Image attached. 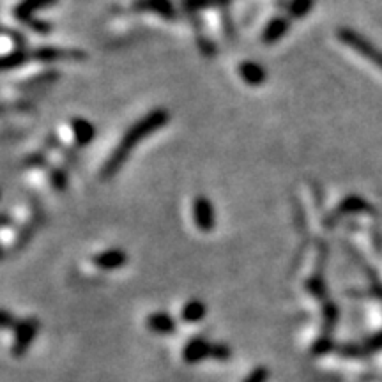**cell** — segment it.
Masks as SVG:
<instances>
[{
	"instance_id": "6da1fadb",
	"label": "cell",
	"mask_w": 382,
	"mask_h": 382,
	"mask_svg": "<svg viewBox=\"0 0 382 382\" xmlns=\"http://www.w3.org/2000/svg\"><path fill=\"white\" fill-rule=\"evenodd\" d=\"M168 119H170V114H168L165 108H156V110L149 112L143 119L134 122L133 126L124 133V137H122L121 142H119L117 149L112 152L110 158L106 159V163L103 165V179H108V177L117 174L119 168L122 167V163L126 161L128 156L131 154V151H133L134 147L139 145L145 137H149V134L154 133V131L161 130L168 122Z\"/></svg>"
},
{
	"instance_id": "7a4b0ae2",
	"label": "cell",
	"mask_w": 382,
	"mask_h": 382,
	"mask_svg": "<svg viewBox=\"0 0 382 382\" xmlns=\"http://www.w3.org/2000/svg\"><path fill=\"white\" fill-rule=\"evenodd\" d=\"M336 36H338V39L342 41L343 45L349 46V48H352V50H356L358 53H361L366 61H370L372 64L377 66L379 70H382V50H379L377 46L372 45V41H368L359 32L349 29V27H342V29H338Z\"/></svg>"
},
{
	"instance_id": "3957f363",
	"label": "cell",
	"mask_w": 382,
	"mask_h": 382,
	"mask_svg": "<svg viewBox=\"0 0 382 382\" xmlns=\"http://www.w3.org/2000/svg\"><path fill=\"white\" fill-rule=\"evenodd\" d=\"M37 331H39V321L34 317L25 319V321L18 322L14 328V345H12V354L14 356H23L30 345H32L34 338H36Z\"/></svg>"
},
{
	"instance_id": "277c9868",
	"label": "cell",
	"mask_w": 382,
	"mask_h": 382,
	"mask_svg": "<svg viewBox=\"0 0 382 382\" xmlns=\"http://www.w3.org/2000/svg\"><path fill=\"white\" fill-rule=\"evenodd\" d=\"M212 354H214V343L209 342L208 338L195 336L184 345L183 359L188 365H197L205 359H212Z\"/></svg>"
},
{
	"instance_id": "5b68a950",
	"label": "cell",
	"mask_w": 382,
	"mask_h": 382,
	"mask_svg": "<svg viewBox=\"0 0 382 382\" xmlns=\"http://www.w3.org/2000/svg\"><path fill=\"white\" fill-rule=\"evenodd\" d=\"M193 220L199 230L202 232H212L216 225V212L214 205L211 203V200L208 197H197L193 200Z\"/></svg>"
},
{
	"instance_id": "8992f818",
	"label": "cell",
	"mask_w": 382,
	"mask_h": 382,
	"mask_svg": "<svg viewBox=\"0 0 382 382\" xmlns=\"http://www.w3.org/2000/svg\"><path fill=\"white\" fill-rule=\"evenodd\" d=\"M34 61L55 62V61H83L86 55L78 50H61V48H37L32 52Z\"/></svg>"
},
{
	"instance_id": "52a82bcc",
	"label": "cell",
	"mask_w": 382,
	"mask_h": 382,
	"mask_svg": "<svg viewBox=\"0 0 382 382\" xmlns=\"http://www.w3.org/2000/svg\"><path fill=\"white\" fill-rule=\"evenodd\" d=\"M92 262L98 265L99 269H105V271H115V269L122 268V265L128 262V255L122 250L112 248L105 250V252L94 255Z\"/></svg>"
},
{
	"instance_id": "ba28073f",
	"label": "cell",
	"mask_w": 382,
	"mask_h": 382,
	"mask_svg": "<svg viewBox=\"0 0 382 382\" xmlns=\"http://www.w3.org/2000/svg\"><path fill=\"white\" fill-rule=\"evenodd\" d=\"M147 330L151 331V333L167 336V334H174L177 331V322L168 313L156 312L147 317Z\"/></svg>"
},
{
	"instance_id": "9c48e42d",
	"label": "cell",
	"mask_w": 382,
	"mask_h": 382,
	"mask_svg": "<svg viewBox=\"0 0 382 382\" xmlns=\"http://www.w3.org/2000/svg\"><path fill=\"white\" fill-rule=\"evenodd\" d=\"M133 8L137 11H154L165 20H175V9L170 0H137Z\"/></svg>"
},
{
	"instance_id": "30bf717a",
	"label": "cell",
	"mask_w": 382,
	"mask_h": 382,
	"mask_svg": "<svg viewBox=\"0 0 382 382\" xmlns=\"http://www.w3.org/2000/svg\"><path fill=\"white\" fill-rule=\"evenodd\" d=\"M239 74L241 78L252 87L262 86L265 81V78H268L265 70L259 62H243V64L239 66Z\"/></svg>"
},
{
	"instance_id": "8fae6325",
	"label": "cell",
	"mask_w": 382,
	"mask_h": 382,
	"mask_svg": "<svg viewBox=\"0 0 382 382\" xmlns=\"http://www.w3.org/2000/svg\"><path fill=\"white\" fill-rule=\"evenodd\" d=\"M55 2H57V0H21L20 4L17 6V9H14V17H17L18 20L30 25L34 21V11H37V9L41 8H48V6L55 4Z\"/></svg>"
},
{
	"instance_id": "7c38bea8",
	"label": "cell",
	"mask_w": 382,
	"mask_h": 382,
	"mask_svg": "<svg viewBox=\"0 0 382 382\" xmlns=\"http://www.w3.org/2000/svg\"><path fill=\"white\" fill-rule=\"evenodd\" d=\"M289 20L283 17H278L274 20H271L268 23V27L264 29V34H262V41H264L265 45H272V43H277L280 41L285 34L289 32Z\"/></svg>"
},
{
	"instance_id": "4fadbf2b",
	"label": "cell",
	"mask_w": 382,
	"mask_h": 382,
	"mask_svg": "<svg viewBox=\"0 0 382 382\" xmlns=\"http://www.w3.org/2000/svg\"><path fill=\"white\" fill-rule=\"evenodd\" d=\"M71 128H73L74 140L81 147L89 145L94 140V137H96V130H94L92 122H89L87 119H73Z\"/></svg>"
},
{
	"instance_id": "5bb4252c",
	"label": "cell",
	"mask_w": 382,
	"mask_h": 382,
	"mask_svg": "<svg viewBox=\"0 0 382 382\" xmlns=\"http://www.w3.org/2000/svg\"><path fill=\"white\" fill-rule=\"evenodd\" d=\"M205 315H208V306L199 299H191L181 310V319L188 324H197V322L203 321Z\"/></svg>"
},
{
	"instance_id": "9a60e30c",
	"label": "cell",
	"mask_w": 382,
	"mask_h": 382,
	"mask_svg": "<svg viewBox=\"0 0 382 382\" xmlns=\"http://www.w3.org/2000/svg\"><path fill=\"white\" fill-rule=\"evenodd\" d=\"M27 61H32V52H27V50H18V52L2 55L0 57V71H9L14 70V68H20Z\"/></svg>"
},
{
	"instance_id": "2e32d148",
	"label": "cell",
	"mask_w": 382,
	"mask_h": 382,
	"mask_svg": "<svg viewBox=\"0 0 382 382\" xmlns=\"http://www.w3.org/2000/svg\"><path fill=\"white\" fill-rule=\"evenodd\" d=\"M368 209V203L363 202L359 197H349L347 200H343L342 205L336 209V214H345V212H358V211H366Z\"/></svg>"
},
{
	"instance_id": "e0dca14e",
	"label": "cell",
	"mask_w": 382,
	"mask_h": 382,
	"mask_svg": "<svg viewBox=\"0 0 382 382\" xmlns=\"http://www.w3.org/2000/svg\"><path fill=\"white\" fill-rule=\"evenodd\" d=\"M228 0H183V8L188 12H195L211 6H225Z\"/></svg>"
},
{
	"instance_id": "ac0fdd59",
	"label": "cell",
	"mask_w": 382,
	"mask_h": 382,
	"mask_svg": "<svg viewBox=\"0 0 382 382\" xmlns=\"http://www.w3.org/2000/svg\"><path fill=\"white\" fill-rule=\"evenodd\" d=\"M313 8V0H292L289 4V12L292 18H305Z\"/></svg>"
},
{
	"instance_id": "d6986e66",
	"label": "cell",
	"mask_w": 382,
	"mask_h": 382,
	"mask_svg": "<svg viewBox=\"0 0 382 382\" xmlns=\"http://www.w3.org/2000/svg\"><path fill=\"white\" fill-rule=\"evenodd\" d=\"M269 377H271V372L268 370V366H257L246 375L243 382H268Z\"/></svg>"
},
{
	"instance_id": "ffe728a7",
	"label": "cell",
	"mask_w": 382,
	"mask_h": 382,
	"mask_svg": "<svg viewBox=\"0 0 382 382\" xmlns=\"http://www.w3.org/2000/svg\"><path fill=\"white\" fill-rule=\"evenodd\" d=\"M50 179H52L53 188L59 191L66 190V186H68V177H66V174L62 170H52V174H50Z\"/></svg>"
},
{
	"instance_id": "44dd1931",
	"label": "cell",
	"mask_w": 382,
	"mask_h": 382,
	"mask_svg": "<svg viewBox=\"0 0 382 382\" xmlns=\"http://www.w3.org/2000/svg\"><path fill=\"white\" fill-rule=\"evenodd\" d=\"M18 322L20 321H17V319L12 317L8 310H0V328H2V330H9V328L14 330L18 325Z\"/></svg>"
},
{
	"instance_id": "7402d4cb",
	"label": "cell",
	"mask_w": 382,
	"mask_h": 382,
	"mask_svg": "<svg viewBox=\"0 0 382 382\" xmlns=\"http://www.w3.org/2000/svg\"><path fill=\"white\" fill-rule=\"evenodd\" d=\"M338 319V310L333 303H325L324 305V321L328 325H333Z\"/></svg>"
},
{
	"instance_id": "603a6c76",
	"label": "cell",
	"mask_w": 382,
	"mask_h": 382,
	"mask_svg": "<svg viewBox=\"0 0 382 382\" xmlns=\"http://www.w3.org/2000/svg\"><path fill=\"white\" fill-rule=\"evenodd\" d=\"M0 257H2V248H0Z\"/></svg>"
},
{
	"instance_id": "cb8c5ba5",
	"label": "cell",
	"mask_w": 382,
	"mask_h": 382,
	"mask_svg": "<svg viewBox=\"0 0 382 382\" xmlns=\"http://www.w3.org/2000/svg\"><path fill=\"white\" fill-rule=\"evenodd\" d=\"M0 195H2V191H0Z\"/></svg>"
}]
</instances>
